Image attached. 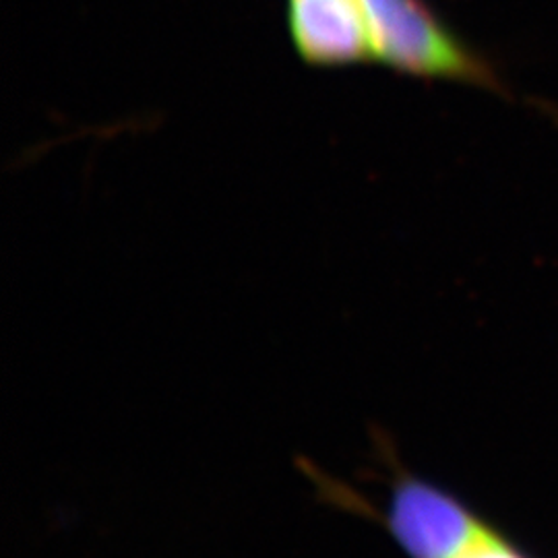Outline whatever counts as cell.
Wrapping results in <instances>:
<instances>
[{
    "mask_svg": "<svg viewBox=\"0 0 558 558\" xmlns=\"http://www.w3.org/2000/svg\"><path fill=\"white\" fill-rule=\"evenodd\" d=\"M375 62L412 80L511 96L497 66L456 34L426 0H366Z\"/></svg>",
    "mask_w": 558,
    "mask_h": 558,
    "instance_id": "1",
    "label": "cell"
},
{
    "mask_svg": "<svg viewBox=\"0 0 558 558\" xmlns=\"http://www.w3.org/2000/svg\"><path fill=\"white\" fill-rule=\"evenodd\" d=\"M283 17L296 57L308 66L375 62L366 0H283Z\"/></svg>",
    "mask_w": 558,
    "mask_h": 558,
    "instance_id": "2",
    "label": "cell"
},
{
    "mask_svg": "<svg viewBox=\"0 0 558 558\" xmlns=\"http://www.w3.org/2000/svg\"><path fill=\"white\" fill-rule=\"evenodd\" d=\"M387 525L410 557L451 558L484 521L440 488L405 478L393 490Z\"/></svg>",
    "mask_w": 558,
    "mask_h": 558,
    "instance_id": "3",
    "label": "cell"
},
{
    "mask_svg": "<svg viewBox=\"0 0 558 558\" xmlns=\"http://www.w3.org/2000/svg\"><path fill=\"white\" fill-rule=\"evenodd\" d=\"M451 558H527L518 548L500 536L495 527L484 523L474 538L470 539L461 550Z\"/></svg>",
    "mask_w": 558,
    "mask_h": 558,
    "instance_id": "4",
    "label": "cell"
}]
</instances>
